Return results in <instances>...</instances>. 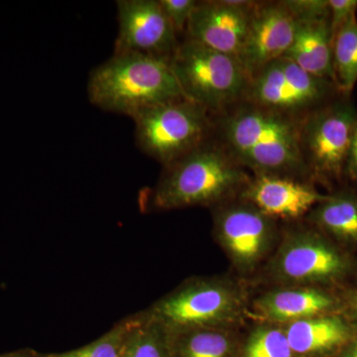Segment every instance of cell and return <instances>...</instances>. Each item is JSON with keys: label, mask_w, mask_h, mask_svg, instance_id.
Here are the masks:
<instances>
[{"label": "cell", "mask_w": 357, "mask_h": 357, "mask_svg": "<svg viewBox=\"0 0 357 357\" xmlns=\"http://www.w3.org/2000/svg\"><path fill=\"white\" fill-rule=\"evenodd\" d=\"M213 119V137L248 172L311 182L301 151L302 119L243 100Z\"/></svg>", "instance_id": "cell-1"}, {"label": "cell", "mask_w": 357, "mask_h": 357, "mask_svg": "<svg viewBox=\"0 0 357 357\" xmlns=\"http://www.w3.org/2000/svg\"><path fill=\"white\" fill-rule=\"evenodd\" d=\"M251 178L213 135L164 166L144 204L148 208L166 211L191 206L215 208L239 198Z\"/></svg>", "instance_id": "cell-2"}, {"label": "cell", "mask_w": 357, "mask_h": 357, "mask_svg": "<svg viewBox=\"0 0 357 357\" xmlns=\"http://www.w3.org/2000/svg\"><path fill=\"white\" fill-rule=\"evenodd\" d=\"M88 96L98 109L131 119L154 105L185 98L169 60L137 53H114L91 70Z\"/></svg>", "instance_id": "cell-3"}, {"label": "cell", "mask_w": 357, "mask_h": 357, "mask_svg": "<svg viewBox=\"0 0 357 357\" xmlns=\"http://www.w3.org/2000/svg\"><path fill=\"white\" fill-rule=\"evenodd\" d=\"M248 311L246 291L236 282L222 277L188 279L147 309L169 331L238 328Z\"/></svg>", "instance_id": "cell-4"}, {"label": "cell", "mask_w": 357, "mask_h": 357, "mask_svg": "<svg viewBox=\"0 0 357 357\" xmlns=\"http://www.w3.org/2000/svg\"><path fill=\"white\" fill-rule=\"evenodd\" d=\"M183 93L213 115L243 102L249 79L238 59L185 38L169 59Z\"/></svg>", "instance_id": "cell-5"}, {"label": "cell", "mask_w": 357, "mask_h": 357, "mask_svg": "<svg viewBox=\"0 0 357 357\" xmlns=\"http://www.w3.org/2000/svg\"><path fill=\"white\" fill-rule=\"evenodd\" d=\"M138 148L167 166L213 135V119L188 98L154 105L133 117Z\"/></svg>", "instance_id": "cell-6"}, {"label": "cell", "mask_w": 357, "mask_h": 357, "mask_svg": "<svg viewBox=\"0 0 357 357\" xmlns=\"http://www.w3.org/2000/svg\"><path fill=\"white\" fill-rule=\"evenodd\" d=\"M351 257L317 229L299 227L282 237L267 264L268 276L279 286L333 285L351 274Z\"/></svg>", "instance_id": "cell-7"}, {"label": "cell", "mask_w": 357, "mask_h": 357, "mask_svg": "<svg viewBox=\"0 0 357 357\" xmlns=\"http://www.w3.org/2000/svg\"><path fill=\"white\" fill-rule=\"evenodd\" d=\"M357 126V110L349 96H340L306 115L301 122V151L310 181L340 182Z\"/></svg>", "instance_id": "cell-8"}, {"label": "cell", "mask_w": 357, "mask_h": 357, "mask_svg": "<svg viewBox=\"0 0 357 357\" xmlns=\"http://www.w3.org/2000/svg\"><path fill=\"white\" fill-rule=\"evenodd\" d=\"M340 96L333 82L312 76L283 57L249 79L243 102L303 119Z\"/></svg>", "instance_id": "cell-9"}, {"label": "cell", "mask_w": 357, "mask_h": 357, "mask_svg": "<svg viewBox=\"0 0 357 357\" xmlns=\"http://www.w3.org/2000/svg\"><path fill=\"white\" fill-rule=\"evenodd\" d=\"M213 236L239 273L251 274L278 239L276 220L241 198L213 208Z\"/></svg>", "instance_id": "cell-10"}, {"label": "cell", "mask_w": 357, "mask_h": 357, "mask_svg": "<svg viewBox=\"0 0 357 357\" xmlns=\"http://www.w3.org/2000/svg\"><path fill=\"white\" fill-rule=\"evenodd\" d=\"M119 34L114 53H137L169 59L180 40L159 0H119Z\"/></svg>", "instance_id": "cell-11"}, {"label": "cell", "mask_w": 357, "mask_h": 357, "mask_svg": "<svg viewBox=\"0 0 357 357\" xmlns=\"http://www.w3.org/2000/svg\"><path fill=\"white\" fill-rule=\"evenodd\" d=\"M257 3L248 0L199 1L184 37L238 58Z\"/></svg>", "instance_id": "cell-12"}, {"label": "cell", "mask_w": 357, "mask_h": 357, "mask_svg": "<svg viewBox=\"0 0 357 357\" xmlns=\"http://www.w3.org/2000/svg\"><path fill=\"white\" fill-rule=\"evenodd\" d=\"M298 20L283 1H258L238 61L248 79L286 55L295 37Z\"/></svg>", "instance_id": "cell-13"}, {"label": "cell", "mask_w": 357, "mask_h": 357, "mask_svg": "<svg viewBox=\"0 0 357 357\" xmlns=\"http://www.w3.org/2000/svg\"><path fill=\"white\" fill-rule=\"evenodd\" d=\"M326 195L312 182L275 175H253L239 198L274 220H295L307 215Z\"/></svg>", "instance_id": "cell-14"}, {"label": "cell", "mask_w": 357, "mask_h": 357, "mask_svg": "<svg viewBox=\"0 0 357 357\" xmlns=\"http://www.w3.org/2000/svg\"><path fill=\"white\" fill-rule=\"evenodd\" d=\"M342 311V301L325 288L279 286L259 296L248 314H252L258 324L284 326Z\"/></svg>", "instance_id": "cell-15"}, {"label": "cell", "mask_w": 357, "mask_h": 357, "mask_svg": "<svg viewBox=\"0 0 357 357\" xmlns=\"http://www.w3.org/2000/svg\"><path fill=\"white\" fill-rule=\"evenodd\" d=\"M282 326L295 357H337L357 333L342 312Z\"/></svg>", "instance_id": "cell-16"}, {"label": "cell", "mask_w": 357, "mask_h": 357, "mask_svg": "<svg viewBox=\"0 0 357 357\" xmlns=\"http://www.w3.org/2000/svg\"><path fill=\"white\" fill-rule=\"evenodd\" d=\"M284 57L312 76L333 82L330 17L298 20L293 43Z\"/></svg>", "instance_id": "cell-17"}, {"label": "cell", "mask_w": 357, "mask_h": 357, "mask_svg": "<svg viewBox=\"0 0 357 357\" xmlns=\"http://www.w3.org/2000/svg\"><path fill=\"white\" fill-rule=\"evenodd\" d=\"M243 338L238 328H188L169 331L171 357H241Z\"/></svg>", "instance_id": "cell-18"}, {"label": "cell", "mask_w": 357, "mask_h": 357, "mask_svg": "<svg viewBox=\"0 0 357 357\" xmlns=\"http://www.w3.org/2000/svg\"><path fill=\"white\" fill-rule=\"evenodd\" d=\"M314 229L332 241L357 245V194L337 191L326 195L307 215Z\"/></svg>", "instance_id": "cell-19"}, {"label": "cell", "mask_w": 357, "mask_h": 357, "mask_svg": "<svg viewBox=\"0 0 357 357\" xmlns=\"http://www.w3.org/2000/svg\"><path fill=\"white\" fill-rule=\"evenodd\" d=\"M333 83L342 96L351 98L357 84V16H352L333 38Z\"/></svg>", "instance_id": "cell-20"}, {"label": "cell", "mask_w": 357, "mask_h": 357, "mask_svg": "<svg viewBox=\"0 0 357 357\" xmlns=\"http://www.w3.org/2000/svg\"><path fill=\"white\" fill-rule=\"evenodd\" d=\"M121 357H171L168 328L147 310L139 312Z\"/></svg>", "instance_id": "cell-21"}, {"label": "cell", "mask_w": 357, "mask_h": 357, "mask_svg": "<svg viewBox=\"0 0 357 357\" xmlns=\"http://www.w3.org/2000/svg\"><path fill=\"white\" fill-rule=\"evenodd\" d=\"M139 312L122 319L91 344L60 354H39L37 357H121L129 335L137 324Z\"/></svg>", "instance_id": "cell-22"}, {"label": "cell", "mask_w": 357, "mask_h": 357, "mask_svg": "<svg viewBox=\"0 0 357 357\" xmlns=\"http://www.w3.org/2000/svg\"><path fill=\"white\" fill-rule=\"evenodd\" d=\"M241 357H295L283 326L257 324L243 338Z\"/></svg>", "instance_id": "cell-23"}, {"label": "cell", "mask_w": 357, "mask_h": 357, "mask_svg": "<svg viewBox=\"0 0 357 357\" xmlns=\"http://www.w3.org/2000/svg\"><path fill=\"white\" fill-rule=\"evenodd\" d=\"M198 2L197 0H159L160 6L178 36L185 34L188 24Z\"/></svg>", "instance_id": "cell-24"}, {"label": "cell", "mask_w": 357, "mask_h": 357, "mask_svg": "<svg viewBox=\"0 0 357 357\" xmlns=\"http://www.w3.org/2000/svg\"><path fill=\"white\" fill-rule=\"evenodd\" d=\"M297 20L330 17L328 0H285Z\"/></svg>", "instance_id": "cell-25"}, {"label": "cell", "mask_w": 357, "mask_h": 357, "mask_svg": "<svg viewBox=\"0 0 357 357\" xmlns=\"http://www.w3.org/2000/svg\"><path fill=\"white\" fill-rule=\"evenodd\" d=\"M333 38L335 32L352 16L356 15L357 0H328Z\"/></svg>", "instance_id": "cell-26"}, {"label": "cell", "mask_w": 357, "mask_h": 357, "mask_svg": "<svg viewBox=\"0 0 357 357\" xmlns=\"http://www.w3.org/2000/svg\"><path fill=\"white\" fill-rule=\"evenodd\" d=\"M344 177L349 178L351 182L357 185V126L352 136L351 149H349L347 166H345Z\"/></svg>", "instance_id": "cell-27"}, {"label": "cell", "mask_w": 357, "mask_h": 357, "mask_svg": "<svg viewBox=\"0 0 357 357\" xmlns=\"http://www.w3.org/2000/svg\"><path fill=\"white\" fill-rule=\"evenodd\" d=\"M342 301V314L357 328V290L347 294Z\"/></svg>", "instance_id": "cell-28"}, {"label": "cell", "mask_w": 357, "mask_h": 357, "mask_svg": "<svg viewBox=\"0 0 357 357\" xmlns=\"http://www.w3.org/2000/svg\"><path fill=\"white\" fill-rule=\"evenodd\" d=\"M337 357H357V333Z\"/></svg>", "instance_id": "cell-29"}, {"label": "cell", "mask_w": 357, "mask_h": 357, "mask_svg": "<svg viewBox=\"0 0 357 357\" xmlns=\"http://www.w3.org/2000/svg\"><path fill=\"white\" fill-rule=\"evenodd\" d=\"M38 352L32 349H21V351L8 352V354H0V357H37Z\"/></svg>", "instance_id": "cell-30"}]
</instances>
